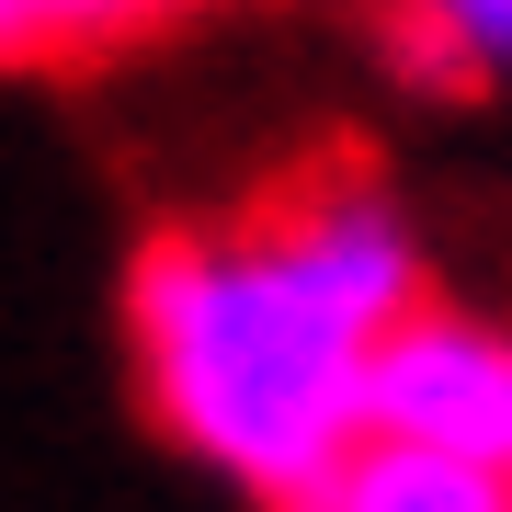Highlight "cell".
<instances>
[{
	"mask_svg": "<svg viewBox=\"0 0 512 512\" xmlns=\"http://www.w3.org/2000/svg\"><path fill=\"white\" fill-rule=\"evenodd\" d=\"M399 35L444 80H501L512 69V0H399Z\"/></svg>",
	"mask_w": 512,
	"mask_h": 512,
	"instance_id": "5b68a950",
	"label": "cell"
},
{
	"mask_svg": "<svg viewBox=\"0 0 512 512\" xmlns=\"http://www.w3.org/2000/svg\"><path fill=\"white\" fill-rule=\"evenodd\" d=\"M365 433L456 456L478 478H512V330L478 308H421L376 342Z\"/></svg>",
	"mask_w": 512,
	"mask_h": 512,
	"instance_id": "7a4b0ae2",
	"label": "cell"
},
{
	"mask_svg": "<svg viewBox=\"0 0 512 512\" xmlns=\"http://www.w3.org/2000/svg\"><path fill=\"white\" fill-rule=\"evenodd\" d=\"M421 308L410 217L376 183H319L262 228L160 239L126 285V342L148 421L285 512L342 444H365L376 342Z\"/></svg>",
	"mask_w": 512,
	"mask_h": 512,
	"instance_id": "6da1fadb",
	"label": "cell"
},
{
	"mask_svg": "<svg viewBox=\"0 0 512 512\" xmlns=\"http://www.w3.org/2000/svg\"><path fill=\"white\" fill-rule=\"evenodd\" d=\"M205 12V0H0V69H69V57H114L160 23Z\"/></svg>",
	"mask_w": 512,
	"mask_h": 512,
	"instance_id": "277c9868",
	"label": "cell"
},
{
	"mask_svg": "<svg viewBox=\"0 0 512 512\" xmlns=\"http://www.w3.org/2000/svg\"><path fill=\"white\" fill-rule=\"evenodd\" d=\"M285 512H512V478H478L456 456H421V444L365 433V444H342Z\"/></svg>",
	"mask_w": 512,
	"mask_h": 512,
	"instance_id": "3957f363",
	"label": "cell"
}]
</instances>
